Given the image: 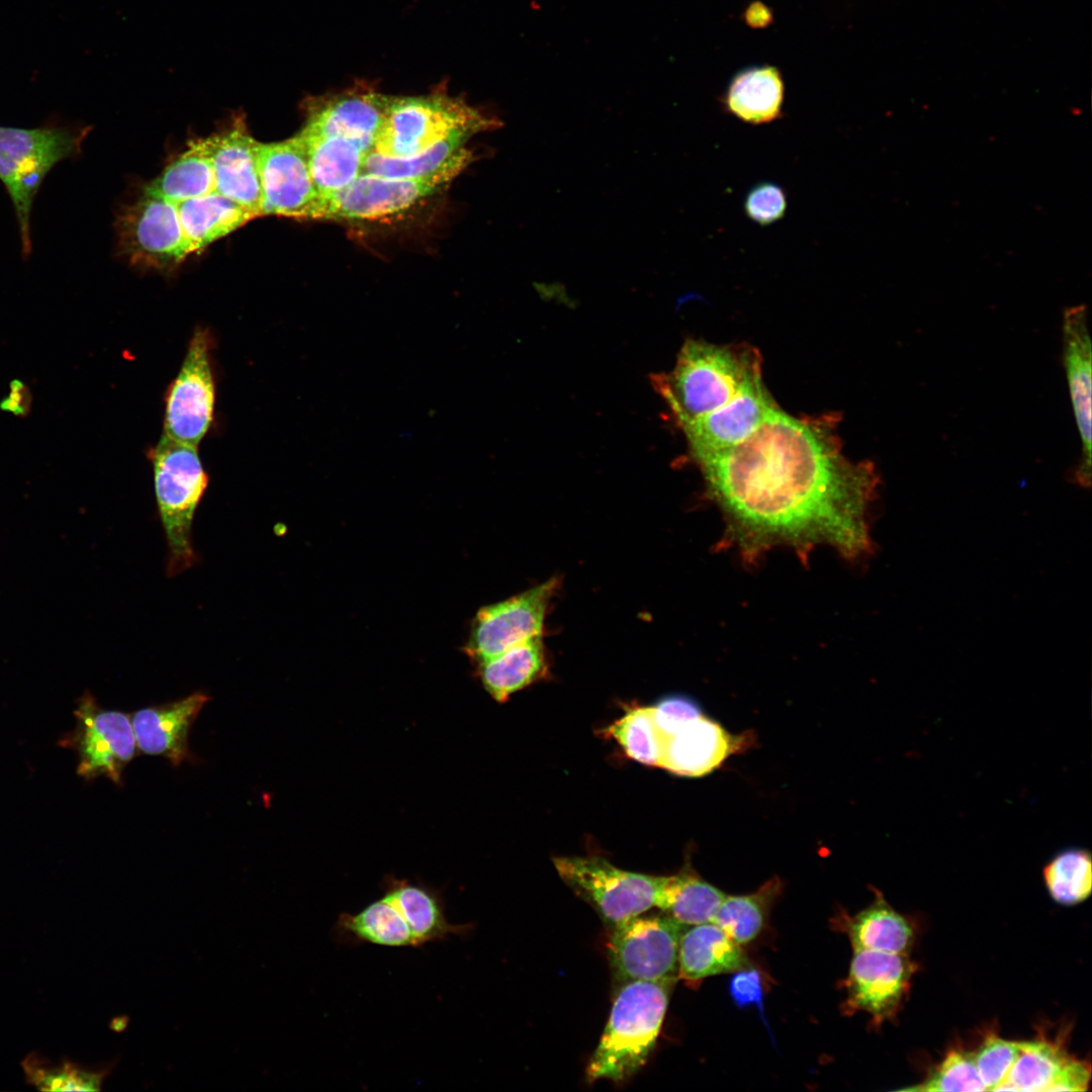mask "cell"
Segmentation results:
<instances>
[{
    "label": "cell",
    "instance_id": "11",
    "mask_svg": "<svg viewBox=\"0 0 1092 1092\" xmlns=\"http://www.w3.org/2000/svg\"><path fill=\"white\" fill-rule=\"evenodd\" d=\"M75 729L61 741L78 755L77 774L91 781L99 777L122 784L126 765L139 750L131 715L101 708L84 693L74 711Z\"/></svg>",
    "mask_w": 1092,
    "mask_h": 1092
},
{
    "label": "cell",
    "instance_id": "21",
    "mask_svg": "<svg viewBox=\"0 0 1092 1092\" xmlns=\"http://www.w3.org/2000/svg\"><path fill=\"white\" fill-rule=\"evenodd\" d=\"M209 700L208 695L195 692L174 702L136 711L131 715V723L139 750L163 756L174 766L189 759L190 728Z\"/></svg>",
    "mask_w": 1092,
    "mask_h": 1092
},
{
    "label": "cell",
    "instance_id": "33",
    "mask_svg": "<svg viewBox=\"0 0 1092 1092\" xmlns=\"http://www.w3.org/2000/svg\"><path fill=\"white\" fill-rule=\"evenodd\" d=\"M473 134L456 132L429 149L407 157H389L370 151L361 174L389 178L418 179L431 176L450 164L464 149Z\"/></svg>",
    "mask_w": 1092,
    "mask_h": 1092
},
{
    "label": "cell",
    "instance_id": "23",
    "mask_svg": "<svg viewBox=\"0 0 1092 1092\" xmlns=\"http://www.w3.org/2000/svg\"><path fill=\"white\" fill-rule=\"evenodd\" d=\"M875 900L853 916L841 913L836 924L844 931L855 950H877L908 954L913 946L912 923L897 912L875 890Z\"/></svg>",
    "mask_w": 1092,
    "mask_h": 1092
},
{
    "label": "cell",
    "instance_id": "41",
    "mask_svg": "<svg viewBox=\"0 0 1092 1092\" xmlns=\"http://www.w3.org/2000/svg\"><path fill=\"white\" fill-rule=\"evenodd\" d=\"M654 725L662 740L676 734L703 716L699 705L685 696H669L650 706Z\"/></svg>",
    "mask_w": 1092,
    "mask_h": 1092
},
{
    "label": "cell",
    "instance_id": "25",
    "mask_svg": "<svg viewBox=\"0 0 1092 1092\" xmlns=\"http://www.w3.org/2000/svg\"><path fill=\"white\" fill-rule=\"evenodd\" d=\"M191 252L204 250L257 216L216 190L176 203Z\"/></svg>",
    "mask_w": 1092,
    "mask_h": 1092
},
{
    "label": "cell",
    "instance_id": "40",
    "mask_svg": "<svg viewBox=\"0 0 1092 1092\" xmlns=\"http://www.w3.org/2000/svg\"><path fill=\"white\" fill-rule=\"evenodd\" d=\"M743 206L746 216L753 222L761 226L769 225L785 216L787 194L777 183L760 182L746 193Z\"/></svg>",
    "mask_w": 1092,
    "mask_h": 1092
},
{
    "label": "cell",
    "instance_id": "10",
    "mask_svg": "<svg viewBox=\"0 0 1092 1092\" xmlns=\"http://www.w3.org/2000/svg\"><path fill=\"white\" fill-rule=\"evenodd\" d=\"M645 913L611 929L608 959L619 986L678 979V947L686 927L662 911Z\"/></svg>",
    "mask_w": 1092,
    "mask_h": 1092
},
{
    "label": "cell",
    "instance_id": "8",
    "mask_svg": "<svg viewBox=\"0 0 1092 1092\" xmlns=\"http://www.w3.org/2000/svg\"><path fill=\"white\" fill-rule=\"evenodd\" d=\"M554 868L564 884L613 927L648 912L666 877L622 870L599 856H559Z\"/></svg>",
    "mask_w": 1092,
    "mask_h": 1092
},
{
    "label": "cell",
    "instance_id": "36",
    "mask_svg": "<svg viewBox=\"0 0 1092 1092\" xmlns=\"http://www.w3.org/2000/svg\"><path fill=\"white\" fill-rule=\"evenodd\" d=\"M632 759L660 766L663 740L658 733L650 707H636L605 729Z\"/></svg>",
    "mask_w": 1092,
    "mask_h": 1092
},
{
    "label": "cell",
    "instance_id": "20",
    "mask_svg": "<svg viewBox=\"0 0 1092 1092\" xmlns=\"http://www.w3.org/2000/svg\"><path fill=\"white\" fill-rule=\"evenodd\" d=\"M750 743L751 736L731 734L703 715L663 740L659 767L677 776L703 777Z\"/></svg>",
    "mask_w": 1092,
    "mask_h": 1092
},
{
    "label": "cell",
    "instance_id": "27",
    "mask_svg": "<svg viewBox=\"0 0 1092 1092\" xmlns=\"http://www.w3.org/2000/svg\"><path fill=\"white\" fill-rule=\"evenodd\" d=\"M543 638L516 645L478 663V675L486 692L497 702L543 678L549 662Z\"/></svg>",
    "mask_w": 1092,
    "mask_h": 1092
},
{
    "label": "cell",
    "instance_id": "34",
    "mask_svg": "<svg viewBox=\"0 0 1092 1092\" xmlns=\"http://www.w3.org/2000/svg\"><path fill=\"white\" fill-rule=\"evenodd\" d=\"M781 891L782 882L775 877L753 893L725 895L712 922L736 943L750 942L761 932Z\"/></svg>",
    "mask_w": 1092,
    "mask_h": 1092
},
{
    "label": "cell",
    "instance_id": "13",
    "mask_svg": "<svg viewBox=\"0 0 1092 1092\" xmlns=\"http://www.w3.org/2000/svg\"><path fill=\"white\" fill-rule=\"evenodd\" d=\"M917 965L906 953L855 950L843 982L847 1014L868 1013L875 1027L897 1017L909 995Z\"/></svg>",
    "mask_w": 1092,
    "mask_h": 1092
},
{
    "label": "cell",
    "instance_id": "26",
    "mask_svg": "<svg viewBox=\"0 0 1092 1092\" xmlns=\"http://www.w3.org/2000/svg\"><path fill=\"white\" fill-rule=\"evenodd\" d=\"M384 890L382 896L401 913L419 947L463 934L469 928L450 923L443 898L434 890L405 881H391Z\"/></svg>",
    "mask_w": 1092,
    "mask_h": 1092
},
{
    "label": "cell",
    "instance_id": "2",
    "mask_svg": "<svg viewBox=\"0 0 1092 1092\" xmlns=\"http://www.w3.org/2000/svg\"><path fill=\"white\" fill-rule=\"evenodd\" d=\"M761 380L760 356L753 348L699 340L684 344L669 372L651 376L680 428L723 407Z\"/></svg>",
    "mask_w": 1092,
    "mask_h": 1092
},
{
    "label": "cell",
    "instance_id": "9",
    "mask_svg": "<svg viewBox=\"0 0 1092 1092\" xmlns=\"http://www.w3.org/2000/svg\"><path fill=\"white\" fill-rule=\"evenodd\" d=\"M118 251L139 268L170 271L192 254L176 203L144 190L115 220Z\"/></svg>",
    "mask_w": 1092,
    "mask_h": 1092
},
{
    "label": "cell",
    "instance_id": "7",
    "mask_svg": "<svg viewBox=\"0 0 1092 1092\" xmlns=\"http://www.w3.org/2000/svg\"><path fill=\"white\" fill-rule=\"evenodd\" d=\"M475 160L465 148L437 173L418 179L360 174L348 185L320 193L305 219H374L404 211L417 202L442 191Z\"/></svg>",
    "mask_w": 1092,
    "mask_h": 1092
},
{
    "label": "cell",
    "instance_id": "28",
    "mask_svg": "<svg viewBox=\"0 0 1092 1092\" xmlns=\"http://www.w3.org/2000/svg\"><path fill=\"white\" fill-rule=\"evenodd\" d=\"M333 933L344 944L419 947L401 913L383 896L357 913H341Z\"/></svg>",
    "mask_w": 1092,
    "mask_h": 1092
},
{
    "label": "cell",
    "instance_id": "35",
    "mask_svg": "<svg viewBox=\"0 0 1092 1092\" xmlns=\"http://www.w3.org/2000/svg\"><path fill=\"white\" fill-rule=\"evenodd\" d=\"M1042 878L1052 899L1064 906L1084 902L1092 892V857L1088 849L1069 846L1044 864Z\"/></svg>",
    "mask_w": 1092,
    "mask_h": 1092
},
{
    "label": "cell",
    "instance_id": "18",
    "mask_svg": "<svg viewBox=\"0 0 1092 1092\" xmlns=\"http://www.w3.org/2000/svg\"><path fill=\"white\" fill-rule=\"evenodd\" d=\"M1062 332L1064 366L1081 440V457L1072 479L1077 485L1089 488L1091 485L1092 348L1088 312L1084 304L1070 306L1064 310Z\"/></svg>",
    "mask_w": 1092,
    "mask_h": 1092
},
{
    "label": "cell",
    "instance_id": "4",
    "mask_svg": "<svg viewBox=\"0 0 1092 1092\" xmlns=\"http://www.w3.org/2000/svg\"><path fill=\"white\" fill-rule=\"evenodd\" d=\"M158 513L168 555L166 573L173 577L194 566L198 556L192 542L195 512L208 484L197 447L165 434L150 452Z\"/></svg>",
    "mask_w": 1092,
    "mask_h": 1092
},
{
    "label": "cell",
    "instance_id": "29",
    "mask_svg": "<svg viewBox=\"0 0 1092 1092\" xmlns=\"http://www.w3.org/2000/svg\"><path fill=\"white\" fill-rule=\"evenodd\" d=\"M307 154L312 181L320 193L340 189L362 172L370 152L360 144L345 138H322L301 130L297 133Z\"/></svg>",
    "mask_w": 1092,
    "mask_h": 1092
},
{
    "label": "cell",
    "instance_id": "15",
    "mask_svg": "<svg viewBox=\"0 0 1092 1092\" xmlns=\"http://www.w3.org/2000/svg\"><path fill=\"white\" fill-rule=\"evenodd\" d=\"M388 101L389 96L366 81H357L340 92L308 97L303 104L305 123L301 131L349 139L372 151Z\"/></svg>",
    "mask_w": 1092,
    "mask_h": 1092
},
{
    "label": "cell",
    "instance_id": "39",
    "mask_svg": "<svg viewBox=\"0 0 1092 1092\" xmlns=\"http://www.w3.org/2000/svg\"><path fill=\"white\" fill-rule=\"evenodd\" d=\"M1018 1052L1019 1041L1005 1039L994 1031L985 1034L974 1055L986 1090L995 1091L1005 1080Z\"/></svg>",
    "mask_w": 1092,
    "mask_h": 1092
},
{
    "label": "cell",
    "instance_id": "6",
    "mask_svg": "<svg viewBox=\"0 0 1092 1092\" xmlns=\"http://www.w3.org/2000/svg\"><path fill=\"white\" fill-rule=\"evenodd\" d=\"M87 128L0 126V180L14 207L22 254L31 252L30 216L34 198L51 169L80 153Z\"/></svg>",
    "mask_w": 1092,
    "mask_h": 1092
},
{
    "label": "cell",
    "instance_id": "1",
    "mask_svg": "<svg viewBox=\"0 0 1092 1092\" xmlns=\"http://www.w3.org/2000/svg\"><path fill=\"white\" fill-rule=\"evenodd\" d=\"M726 522L725 543L745 562L786 545L802 560L819 544L858 560L875 552L871 508L880 477L842 453L827 421L775 406L739 443L696 460Z\"/></svg>",
    "mask_w": 1092,
    "mask_h": 1092
},
{
    "label": "cell",
    "instance_id": "3",
    "mask_svg": "<svg viewBox=\"0 0 1092 1092\" xmlns=\"http://www.w3.org/2000/svg\"><path fill=\"white\" fill-rule=\"evenodd\" d=\"M676 981H632L619 986L599 1044L586 1067L588 1082H623L652 1053Z\"/></svg>",
    "mask_w": 1092,
    "mask_h": 1092
},
{
    "label": "cell",
    "instance_id": "32",
    "mask_svg": "<svg viewBox=\"0 0 1092 1092\" xmlns=\"http://www.w3.org/2000/svg\"><path fill=\"white\" fill-rule=\"evenodd\" d=\"M1072 1056L1059 1035H1039L1019 1041V1052L1005 1080L995 1091L1046 1092L1061 1069Z\"/></svg>",
    "mask_w": 1092,
    "mask_h": 1092
},
{
    "label": "cell",
    "instance_id": "24",
    "mask_svg": "<svg viewBox=\"0 0 1092 1092\" xmlns=\"http://www.w3.org/2000/svg\"><path fill=\"white\" fill-rule=\"evenodd\" d=\"M785 85L781 72L772 66H755L737 73L723 97L726 112L737 119L760 125L783 115Z\"/></svg>",
    "mask_w": 1092,
    "mask_h": 1092
},
{
    "label": "cell",
    "instance_id": "19",
    "mask_svg": "<svg viewBox=\"0 0 1092 1092\" xmlns=\"http://www.w3.org/2000/svg\"><path fill=\"white\" fill-rule=\"evenodd\" d=\"M776 406L762 380L723 407L684 426L695 460L727 449L750 435Z\"/></svg>",
    "mask_w": 1092,
    "mask_h": 1092
},
{
    "label": "cell",
    "instance_id": "44",
    "mask_svg": "<svg viewBox=\"0 0 1092 1092\" xmlns=\"http://www.w3.org/2000/svg\"><path fill=\"white\" fill-rule=\"evenodd\" d=\"M13 384L9 396L2 402V407L16 415H24L28 412L30 403L28 390L20 381H15Z\"/></svg>",
    "mask_w": 1092,
    "mask_h": 1092
},
{
    "label": "cell",
    "instance_id": "30",
    "mask_svg": "<svg viewBox=\"0 0 1092 1092\" xmlns=\"http://www.w3.org/2000/svg\"><path fill=\"white\" fill-rule=\"evenodd\" d=\"M145 189L174 203L214 191V171L205 139L189 141L187 150Z\"/></svg>",
    "mask_w": 1092,
    "mask_h": 1092
},
{
    "label": "cell",
    "instance_id": "37",
    "mask_svg": "<svg viewBox=\"0 0 1092 1092\" xmlns=\"http://www.w3.org/2000/svg\"><path fill=\"white\" fill-rule=\"evenodd\" d=\"M985 1085L975 1063L974 1052L961 1048L949 1050L944 1058L933 1067L925 1079L912 1087L901 1091L946 1092V1091H985Z\"/></svg>",
    "mask_w": 1092,
    "mask_h": 1092
},
{
    "label": "cell",
    "instance_id": "16",
    "mask_svg": "<svg viewBox=\"0 0 1092 1092\" xmlns=\"http://www.w3.org/2000/svg\"><path fill=\"white\" fill-rule=\"evenodd\" d=\"M261 212L305 219L318 195L305 146L298 134L281 142L259 143Z\"/></svg>",
    "mask_w": 1092,
    "mask_h": 1092
},
{
    "label": "cell",
    "instance_id": "5",
    "mask_svg": "<svg viewBox=\"0 0 1092 1092\" xmlns=\"http://www.w3.org/2000/svg\"><path fill=\"white\" fill-rule=\"evenodd\" d=\"M502 125L496 116L450 95L445 89L421 96H389L372 151L389 157H407L453 133L466 131L475 135Z\"/></svg>",
    "mask_w": 1092,
    "mask_h": 1092
},
{
    "label": "cell",
    "instance_id": "22",
    "mask_svg": "<svg viewBox=\"0 0 1092 1092\" xmlns=\"http://www.w3.org/2000/svg\"><path fill=\"white\" fill-rule=\"evenodd\" d=\"M749 967L740 944L713 922L686 927L678 947V979L696 984Z\"/></svg>",
    "mask_w": 1092,
    "mask_h": 1092
},
{
    "label": "cell",
    "instance_id": "31",
    "mask_svg": "<svg viewBox=\"0 0 1092 1092\" xmlns=\"http://www.w3.org/2000/svg\"><path fill=\"white\" fill-rule=\"evenodd\" d=\"M725 894L690 868L666 876L656 907L685 927L712 922Z\"/></svg>",
    "mask_w": 1092,
    "mask_h": 1092
},
{
    "label": "cell",
    "instance_id": "43",
    "mask_svg": "<svg viewBox=\"0 0 1092 1092\" xmlns=\"http://www.w3.org/2000/svg\"><path fill=\"white\" fill-rule=\"evenodd\" d=\"M1091 1080L1090 1063L1071 1057L1048 1088L1050 1091H1086Z\"/></svg>",
    "mask_w": 1092,
    "mask_h": 1092
},
{
    "label": "cell",
    "instance_id": "38",
    "mask_svg": "<svg viewBox=\"0 0 1092 1092\" xmlns=\"http://www.w3.org/2000/svg\"><path fill=\"white\" fill-rule=\"evenodd\" d=\"M23 1070L28 1082L42 1091H96L106 1075L105 1070L89 1071L69 1062L52 1065L32 1054Z\"/></svg>",
    "mask_w": 1092,
    "mask_h": 1092
},
{
    "label": "cell",
    "instance_id": "12",
    "mask_svg": "<svg viewBox=\"0 0 1092 1092\" xmlns=\"http://www.w3.org/2000/svg\"><path fill=\"white\" fill-rule=\"evenodd\" d=\"M560 581L552 577L536 586L480 608L472 620L463 647L477 663L527 641L543 638L550 602Z\"/></svg>",
    "mask_w": 1092,
    "mask_h": 1092
},
{
    "label": "cell",
    "instance_id": "17",
    "mask_svg": "<svg viewBox=\"0 0 1092 1092\" xmlns=\"http://www.w3.org/2000/svg\"><path fill=\"white\" fill-rule=\"evenodd\" d=\"M204 139L212 161L215 190L261 217L259 142L252 136L245 114L233 113L221 128Z\"/></svg>",
    "mask_w": 1092,
    "mask_h": 1092
},
{
    "label": "cell",
    "instance_id": "42",
    "mask_svg": "<svg viewBox=\"0 0 1092 1092\" xmlns=\"http://www.w3.org/2000/svg\"><path fill=\"white\" fill-rule=\"evenodd\" d=\"M729 992L739 1007L755 1005L763 1016V981L759 971L748 967L734 972Z\"/></svg>",
    "mask_w": 1092,
    "mask_h": 1092
},
{
    "label": "cell",
    "instance_id": "14",
    "mask_svg": "<svg viewBox=\"0 0 1092 1092\" xmlns=\"http://www.w3.org/2000/svg\"><path fill=\"white\" fill-rule=\"evenodd\" d=\"M209 351L208 332L196 330L166 397L164 434L195 447L213 419L215 389Z\"/></svg>",
    "mask_w": 1092,
    "mask_h": 1092
}]
</instances>
